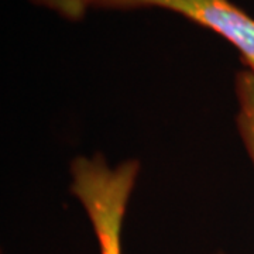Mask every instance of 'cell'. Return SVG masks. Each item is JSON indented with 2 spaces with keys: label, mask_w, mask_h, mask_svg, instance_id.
Returning <instances> with one entry per match:
<instances>
[{
  "label": "cell",
  "mask_w": 254,
  "mask_h": 254,
  "mask_svg": "<svg viewBox=\"0 0 254 254\" xmlns=\"http://www.w3.org/2000/svg\"><path fill=\"white\" fill-rule=\"evenodd\" d=\"M138 170L136 160L115 168L100 155L72 161L71 190L91 219L100 254H122V225Z\"/></svg>",
  "instance_id": "1"
},
{
  "label": "cell",
  "mask_w": 254,
  "mask_h": 254,
  "mask_svg": "<svg viewBox=\"0 0 254 254\" xmlns=\"http://www.w3.org/2000/svg\"><path fill=\"white\" fill-rule=\"evenodd\" d=\"M89 7L131 10L160 7L178 13L227 40L254 72V18L230 0H89Z\"/></svg>",
  "instance_id": "2"
},
{
  "label": "cell",
  "mask_w": 254,
  "mask_h": 254,
  "mask_svg": "<svg viewBox=\"0 0 254 254\" xmlns=\"http://www.w3.org/2000/svg\"><path fill=\"white\" fill-rule=\"evenodd\" d=\"M236 95L239 100L237 128L246 150L254 165V72L243 69L236 75Z\"/></svg>",
  "instance_id": "3"
},
{
  "label": "cell",
  "mask_w": 254,
  "mask_h": 254,
  "mask_svg": "<svg viewBox=\"0 0 254 254\" xmlns=\"http://www.w3.org/2000/svg\"><path fill=\"white\" fill-rule=\"evenodd\" d=\"M40 6L60 13L69 20H81L89 9V0H31Z\"/></svg>",
  "instance_id": "4"
},
{
  "label": "cell",
  "mask_w": 254,
  "mask_h": 254,
  "mask_svg": "<svg viewBox=\"0 0 254 254\" xmlns=\"http://www.w3.org/2000/svg\"><path fill=\"white\" fill-rule=\"evenodd\" d=\"M218 254H225V253H218Z\"/></svg>",
  "instance_id": "5"
}]
</instances>
